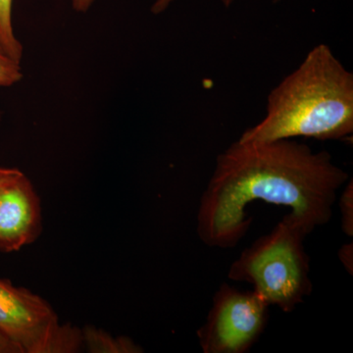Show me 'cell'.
Returning <instances> with one entry per match:
<instances>
[{
  "label": "cell",
  "mask_w": 353,
  "mask_h": 353,
  "mask_svg": "<svg viewBox=\"0 0 353 353\" xmlns=\"http://www.w3.org/2000/svg\"><path fill=\"white\" fill-rule=\"evenodd\" d=\"M350 180L329 152L290 139L232 143L216 159L197 213V234L210 248H234L248 234L254 201L290 208L308 234L328 224Z\"/></svg>",
  "instance_id": "obj_1"
},
{
  "label": "cell",
  "mask_w": 353,
  "mask_h": 353,
  "mask_svg": "<svg viewBox=\"0 0 353 353\" xmlns=\"http://www.w3.org/2000/svg\"><path fill=\"white\" fill-rule=\"evenodd\" d=\"M352 132V73L328 46L319 44L272 90L263 119L239 139L255 143L301 137L333 141L347 139Z\"/></svg>",
  "instance_id": "obj_2"
},
{
  "label": "cell",
  "mask_w": 353,
  "mask_h": 353,
  "mask_svg": "<svg viewBox=\"0 0 353 353\" xmlns=\"http://www.w3.org/2000/svg\"><path fill=\"white\" fill-rule=\"evenodd\" d=\"M307 236L303 225L288 213L270 233L241 252L228 276L252 285L269 305L292 312L313 289L310 259L304 248Z\"/></svg>",
  "instance_id": "obj_3"
},
{
  "label": "cell",
  "mask_w": 353,
  "mask_h": 353,
  "mask_svg": "<svg viewBox=\"0 0 353 353\" xmlns=\"http://www.w3.org/2000/svg\"><path fill=\"white\" fill-rule=\"evenodd\" d=\"M0 332L22 353H72L83 347L82 331L62 324L48 301L0 279Z\"/></svg>",
  "instance_id": "obj_4"
},
{
  "label": "cell",
  "mask_w": 353,
  "mask_h": 353,
  "mask_svg": "<svg viewBox=\"0 0 353 353\" xmlns=\"http://www.w3.org/2000/svg\"><path fill=\"white\" fill-rule=\"evenodd\" d=\"M269 306L253 290L243 292L227 283L221 285L205 323L197 331L202 352H250L266 328Z\"/></svg>",
  "instance_id": "obj_5"
},
{
  "label": "cell",
  "mask_w": 353,
  "mask_h": 353,
  "mask_svg": "<svg viewBox=\"0 0 353 353\" xmlns=\"http://www.w3.org/2000/svg\"><path fill=\"white\" fill-rule=\"evenodd\" d=\"M41 232V201L29 178L13 168L0 183V252H18Z\"/></svg>",
  "instance_id": "obj_6"
},
{
  "label": "cell",
  "mask_w": 353,
  "mask_h": 353,
  "mask_svg": "<svg viewBox=\"0 0 353 353\" xmlns=\"http://www.w3.org/2000/svg\"><path fill=\"white\" fill-rule=\"evenodd\" d=\"M83 347L90 353H139V347L127 336H113L103 330L87 326L82 331Z\"/></svg>",
  "instance_id": "obj_7"
},
{
  "label": "cell",
  "mask_w": 353,
  "mask_h": 353,
  "mask_svg": "<svg viewBox=\"0 0 353 353\" xmlns=\"http://www.w3.org/2000/svg\"><path fill=\"white\" fill-rule=\"evenodd\" d=\"M12 3L13 0H0V50L20 63L23 46L14 32Z\"/></svg>",
  "instance_id": "obj_8"
},
{
  "label": "cell",
  "mask_w": 353,
  "mask_h": 353,
  "mask_svg": "<svg viewBox=\"0 0 353 353\" xmlns=\"http://www.w3.org/2000/svg\"><path fill=\"white\" fill-rule=\"evenodd\" d=\"M341 229L350 238L353 236V182L348 180L340 199Z\"/></svg>",
  "instance_id": "obj_9"
},
{
  "label": "cell",
  "mask_w": 353,
  "mask_h": 353,
  "mask_svg": "<svg viewBox=\"0 0 353 353\" xmlns=\"http://www.w3.org/2000/svg\"><path fill=\"white\" fill-rule=\"evenodd\" d=\"M23 78L19 62L11 59L0 50V87H12Z\"/></svg>",
  "instance_id": "obj_10"
},
{
  "label": "cell",
  "mask_w": 353,
  "mask_h": 353,
  "mask_svg": "<svg viewBox=\"0 0 353 353\" xmlns=\"http://www.w3.org/2000/svg\"><path fill=\"white\" fill-rule=\"evenodd\" d=\"M339 259L348 273L352 275L353 271V245L352 243H345L339 250Z\"/></svg>",
  "instance_id": "obj_11"
},
{
  "label": "cell",
  "mask_w": 353,
  "mask_h": 353,
  "mask_svg": "<svg viewBox=\"0 0 353 353\" xmlns=\"http://www.w3.org/2000/svg\"><path fill=\"white\" fill-rule=\"evenodd\" d=\"M173 1L174 0H157L152 7V13L160 14L163 12ZM221 1L225 6L229 7L233 3L234 0H221Z\"/></svg>",
  "instance_id": "obj_12"
},
{
  "label": "cell",
  "mask_w": 353,
  "mask_h": 353,
  "mask_svg": "<svg viewBox=\"0 0 353 353\" xmlns=\"http://www.w3.org/2000/svg\"><path fill=\"white\" fill-rule=\"evenodd\" d=\"M0 353H22L20 348L0 332Z\"/></svg>",
  "instance_id": "obj_13"
},
{
  "label": "cell",
  "mask_w": 353,
  "mask_h": 353,
  "mask_svg": "<svg viewBox=\"0 0 353 353\" xmlns=\"http://www.w3.org/2000/svg\"><path fill=\"white\" fill-rule=\"evenodd\" d=\"M95 0H72V6L77 12L85 13L94 3Z\"/></svg>",
  "instance_id": "obj_14"
},
{
  "label": "cell",
  "mask_w": 353,
  "mask_h": 353,
  "mask_svg": "<svg viewBox=\"0 0 353 353\" xmlns=\"http://www.w3.org/2000/svg\"><path fill=\"white\" fill-rule=\"evenodd\" d=\"M12 169L13 168H6V167L0 166V183H1L2 181H3L4 179L11 173Z\"/></svg>",
  "instance_id": "obj_15"
}]
</instances>
